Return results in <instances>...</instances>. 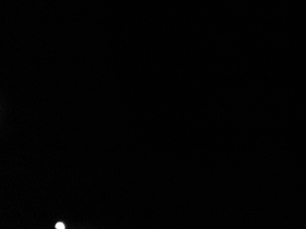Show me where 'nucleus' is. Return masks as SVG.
<instances>
[{"instance_id": "f257e3e1", "label": "nucleus", "mask_w": 306, "mask_h": 229, "mask_svg": "<svg viewBox=\"0 0 306 229\" xmlns=\"http://www.w3.org/2000/svg\"><path fill=\"white\" fill-rule=\"evenodd\" d=\"M55 228L58 229H65V225L63 224V223H58V224H56Z\"/></svg>"}]
</instances>
